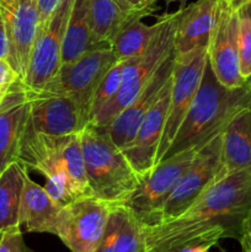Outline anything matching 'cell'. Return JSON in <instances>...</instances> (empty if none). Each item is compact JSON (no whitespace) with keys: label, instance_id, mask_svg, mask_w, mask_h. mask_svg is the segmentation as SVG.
<instances>
[{"label":"cell","instance_id":"obj_1","mask_svg":"<svg viewBox=\"0 0 251 252\" xmlns=\"http://www.w3.org/2000/svg\"><path fill=\"white\" fill-rule=\"evenodd\" d=\"M250 212L251 170L234 172L212 185L179 217L144 226L147 252L198 245L213 248L221 239L239 240Z\"/></svg>","mask_w":251,"mask_h":252},{"label":"cell","instance_id":"obj_2","mask_svg":"<svg viewBox=\"0 0 251 252\" xmlns=\"http://www.w3.org/2000/svg\"><path fill=\"white\" fill-rule=\"evenodd\" d=\"M250 107L251 76L241 88L228 89L219 83L207 62L201 85L161 161L189 148L202 149L240 111Z\"/></svg>","mask_w":251,"mask_h":252},{"label":"cell","instance_id":"obj_3","mask_svg":"<svg viewBox=\"0 0 251 252\" xmlns=\"http://www.w3.org/2000/svg\"><path fill=\"white\" fill-rule=\"evenodd\" d=\"M86 176L94 197L108 204H126L142 179L103 127L88 123L80 132Z\"/></svg>","mask_w":251,"mask_h":252},{"label":"cell","instance_id":"obj_4","mask_svg":"<svg viewBox=\"0 0 251 252\" xmlns=\"http://www.w3.org/2000/svg\"><path fill=\"white\" fill-rule=\"evenodd\" d=\"M179 12L177 10L176 12L165 14L159 17L157 30L149 47L142 56L129 58L126 62L118 94L89 123L97 127H107L118 113L137 97L160 64L174 53L175 30Z\"/></svg>","mask_w":251,"mask_h":252},{"label":"cell","instance_id":"obj_5","mask_svg":"<svg viewBox=\"0 0 251 252\" xmlns=\"http://www.w3.org/2000/svg\"><path fill=\"white\" fill-rule=\"evenodd\" d=\"M199 150L196 147L189 148L162 160L142 180L137 191L126 204L134 212L143 225L152 226L160 223L165 202Z\"/></svg>","mask_w":251,"mask_h":252},{"label":"cell","instance_id":"obj_6","mask_svg":"<svg viewBox=\"0 0 251 252\" xmlns=\"http://www.w3.org/2000/svg\"><path fill=\"white\" fill-rule=\"evenodd\" d=\"M208 62L207 46L199 47L181 57H175L172 69L170 102L166 112L164 130L157 154L155 166L161 161L162 157L171 145L192 101L197 94L204 69Z\"/></svg>","mask_w":251,"mask_h":252},{"label":"cell","instance_id":"obj_7","mask_svg":"<svg viewBox=\"0 0 251 252\" xmlns=\"http://www.w3.org/2000/svg\"><path fill=\"white\" fill-rule=\"evenodd\" d=\"M118 61L110 46L95 47L76 61L63 64L56 78L43 89L70 96L89 120L94 94L103 76Z\"/></svg>","mask_w":251,"mask_h":252},{"label":"cell","instance_id":"obj_8","mask_svg":"<svg viewBox=\"0 0 251 252\" xmlns=\"http://www.w3.org/2000/svg\"><path fill=\"white\" fill-rule=\"evenodd\" d=\"M111 204L96 197H84L62 207L56 233L71 252H95L107 224Z\"/></svg>","mask_w":251,"mask_h":252},{"label":"cell","instance_id":"obj_9","mask_svg":"<svg viewBox=\"0 0 251 252\" xmlns=\"http://www.w3.org/2000/svg\"><path fill=\"white\" fill-rule=\"evenodd\" d=\"M221 133L212 138L193 159L172 193L165 202L161 212L162 221L170 220L184 213L212 185L225 179L220 164Z\"/></svg>","mask_w":251,"mask_h":252},{"label":"cell","instance_id":"obj_10","mask_svg":"<svg viewBox=\"0 0 251 252\" xmlns=\"http://www.w3.org/2000/svg\"><path fill=\"white\" fill-rule=\"evenodd\" d=\"M30 108L26 129L54 137L80 133L89 120L78 103L63 93L48 89H29Z\"/></svg>","mask_w":251,"mask_h":252},{"label":"cell","instance_id":"obj_11","mask_svg":"<svg viewBox=\"0 0 251 252\" xmlns=\"http://www.w3.org/2000/svg\"><path fill=\"white\" fill-rule=\"evenodd\" d=\"M73 0H63L37 32L24 83L32 91L42 90L58 74L62 66V48Z\"/></svg>","mask_w":251,"mask_h":252},{"label":"cell","instance_id":"obj_12","mask_svg":"<svg viewBox=\"0 0 251 252\" xmlns=\"http://www.w3.org/2000/svg\"><path fill=\"white\" fill-rule=\"evenodd\" d=\"M207 53L214 75L225 88L238 89L246 83L239 63V11L235 0H221Z\"/></svg>","mask_w":251,"mask_h":252},{"label":"cell","instance_id":"obj_13","mask_svg":"<svg viewBox=\"0 0 251 252\" xmlns=\"http://www.w3.org/2000/svg\"><path fill=\"white\" fill-rule=\"evenodd\" d=\"M0 15L9 42L6 61L24 81L38 32L39 11L37 0H0Z\"/></svg>","mask_w":251,"mask_h":252},{"label":"cell","instance_id":"obj_14","mask_svg":"<svg viewBox=\"0 0 251 252\" xmlns=\"http://www.w3.org/2000/svg\"><path fill=\"white\" fill-rule=\"evenodd\" d=\"M174 61L175 56L172 53L160 64L154 75L150 78L143 90L138 94L137 97L125 110L121 111L117 117L107 127H103L112 142L121 150L126 149L129 145L144 116L147 115L148 111L157 102V98L164 91L165 85L172 75Z\"/></svg>","mask_w":251,"mask_h":252},{"label":"cell","instance_id":"obj_15","mask_svg":"<svg viewBox=\"0 0 251 252\" xmlns=\"http://www.w3.org/2000/svg\"><path fill=\"white\" fill-rule=\"evenodd\" d=\"M171 80L172 75L165 85L160 97L144 116L132 142L126 149L122 150L142 180L148 176L155 167L157 149L161 140L170 102Z\"/></svg>","mask_w":251,"mask_h":252},{"label":"cell","instance_id":"obj_16","mask_svg":"<svg viewBox=\"0 0 251 252\" xmlns=\"http://www.w3.org/2000/svg\"><path fill=\"white\" fill-rule=\"evenodd\" d=\"M29 108V89L17 79L0 102V175L17 160Z\"/></svg>","mask_w":251,"mask_h":252},{"label":"cell","instance_id":"obj_17","mask_svg":"<svg viewBox=\"0 0 251 252\" xmlns=\"http://www.w3.org/2000/svg\"><path fill=\"white\" fill-rule=\"evenodd\" d=\"M221 0H197L179 9L174 39V56L181 57L199 47L208 46Z\"/></svg>","mask_w":251,"mask_h":252},{"label":"cell","instance_id":"obj_18","mask_svg":"<svg viewBox=\"0 0 251 252\" xmlns=\"http://www.w3.org/2000/svg\"><path fill=\"white\" fill-rule=\"evenodd\" d=\"M95 252H147L144 225L127 204L111 206L106 229Z\"/></svg>","mask_w":251,"mask_h":252},{"label":"cell","instance_id":"obj_19","mask_svg":"<svg viewBox=\"0 0 251 252\" xmlns=\"http://www.w3.org/2000/svg\"><path fill=\"white\" fill-rule=\"evenodd\" d=\"M62 207L48 192L27 174L20 206L19 226L26 233H56V224Z\"/></svg>","mask_w":251,"mask_h":252},{"label":"cell","instance_id":"obj_20","mask_svg":"<svg viewBox=\"0 0 251 252\" xmlns=\"http://www.w3.org/2000/svg\"><path fill=\"white\" fill-rule=\"evenodd\" d=\"M221 175L251 170V107L240 111L221 132Z\"/></svg>","mask_w":251,"mask_h":252},{"label":"cell","instance_id":"obj_21","mask_svg":"<svg viewBox=\"0 0 251 252\" xmlns=\"http://www.w3.org/2000/svg\"><path fill=\"white\" fill-rule=\"evenodd\" d=\"M29 170L14 161L0 175V231L19 226L20 206Z\"/></svg>","mask_w":251,"mask_h":252},{"label":"cell","instance_id":"obj_22","mask_svg":"<svg viewBox=\"0 0 251 252\" xmlns=\"http://www.w3.org/2000/svg\"><path fill=\"white\" fill-rule=\"evenodd\" d=\"M89 0H73L62 48V65L71 63L93 49L88 17Z\"/></svg>","mask_w":251,"mask_h":252},{"label":"cell","instance_id":"obj_23","mask_svg":"<svg viewBox=\"0 0 251 252\" xmlns=\"http://www.w3.org/2000/svg\"><path fill=\"white\" fill-rule=\"evenodd\" d=\"M88 17L93 48L110 46L111 39L127 20L115 0H89Z\"/></svg>","mask_w":251,"mask_h":252},{"label":"cell","instance_id":"obj_24","mask_svg":"<svg viewBox=\"0 0 251 252\" xmlns=\"http://www.w3.org/2000/svg\"><path fill=\"white\" fill-rule=\"evenodd\" d=\"M143 16L128 17L120 27L110 47L118 59H129L142 56L149 47L157 30V21L154 25H145Z\"/></svg>","mask_w":251,"mask_h":252},{"label":"cell","instance_id":"obj_25","mask_svg":"<svg viewBox=\"0 0 251 252\" xmlns=\"http://www.w3.org/2000/svg\"><path fill=\"white\" fill-rule=\"evenodd\" d=\"M63 161L78 198L94 196L86 176L80 133L71 134L63 148Z\"/></svg>","mask_w":251,"mask_h":252},{"label":"cell","instance_id":"obj_26","mask_svg":"<svg viewBox=\"0 0 251 252\" xmlns=\"http://www.w3.org/2000/svg\"><path fill=\"white\" fill-rule=\"evenodd\" d=\"M127 59H120L110 70L107 71L101 83L98 84L95 94H94L93 101H91L90 107V117L89 122L102 110L105 106H107L111 101L115 98L120 91L121 83H122V71L125 68V64Z\"/></svg>","mask_w":251,"mask_h":252},{"label":"cell","instance_id":"obj_27","mask_svg":"<svg viewBox=\"0 0 251 252\" xmlns=\"http://www.w3.org/2000/svg\"><path fill=\"white\" fill-rule=\"evenodd\" d=\"M236 2V1H235ZM238 5V4H236ZM239 63L245 80L251 76V22L239 9Z\"/></svg>","mask_w":251,"mask_h":252},{"label":"cell","instance_id":"obj_28","mask_svg":"<svg viewBox=\"0 0 251 252\" xmlns=\"http://www.w3.org/2000/svg\"><path fill=\"white\" fill-rule=\"evenodd\" d=\"M0 252H34L26 245L20 226H14L4 231L0 240Z\"/></svg>","mask_w":251,"mask_h":252},{"label":"cell","instance_id":"obj_29","mask_svg":"<svg viewBox=\"0 0 251 252\" xmlns=\"http://www.w3.org/2000/svg\"><path fill=\"white\" fill-rule=\"evenodd\" d=\"M116 4L118 5L125 16H147L152 14L154 9V0H115Z\"/></svg>","mask_w":251,"mask_h":252},{"label":"cell","instance_id":"obj_30","mask_svg":"<svg viewBox=\"0 0 251 252\" xmlns=\"http://www.w3.org/2000/svg\"><path fill=\"white\" fill-rule=\"evenodd\" d=\"M17 79L20 78L11 68L9 62L6 59H1L0 61V102Z\"/></svg>","mask_w":251,"mask_h":252},{"label":"cell","instance_id":"obj_31","mask_svg":"<svg viewBox=\"0 0 251 252\" xmlns=\"http://www.w3.org/2000/svg\"><path fill=\"white\" fill-rule=\"evenodd\" d=\"M63 0H37V5H38V11H39V25L38 30L42 27L46 26L48 20L56 11L57 7Z\"/></svg>","mask_w":251,"mask_h":252},{"label":"cell","instance_id":"obj_32","mask_svg":"<svg viewBox=\"0 0 251 252\" xmlns=\"http://www.w3.org/2000/svg\"><path fill=\"white\" fill-rule=\"evenodd\" d=\"M7 54H9V42H7L6 30H5L4 21L0 15V61L1 59H6Z\"/></svg>","mask_w":251,"mask_h":252},{"label":"cell","instance_id":"obj_33","mask_svg":"<svg viewBox=\"0 0 251 252\" xmlns=\"http://www.w3.org/2000/svg\"><path fill=\"white\" fill-rule=\"evenodd\" d=\"M241 246V252H251V234L244 233L239 239Z\"/></svg>","mask_w":251,"mask_h":252},{"label":"cell","instance_id":"obj_34","mask_svg":"<svg viewBox=\"0 0 251 252\" xmlns=\"http://www.w3.org/2000/svg\"><path fill=\"white\" fill-rule=\"evenodd\" d=\"M235 1L238 4L239 9L245 14L249 21L251 22V0H235Z\"/></svg>","mask_w":251,"mask_h":252},{"label":"cell","instance_id":"obj_35","mask_svg":"<svg viewBox=\"0 0 251 252\" xmlns=\"http://www.w3.org/2000/svg\"><path fill=\"white\" fill-rule=\"evenodd\" d=\"M241 230L244 233H250L251 234V212L246 216V218L244 219L243 225H241Z\"/></svg>","mask_w":251,"mask_h":252},{"label":"cell","instance_id":"obj_36","mask_svg":"<svg viewBox=\"0 0 251 252\" xmlns=\"http://www.w3.org/2000/svg\"><path fill=\"white\" fill-rule=\"evenodd\" d=\"M166 1H167V2H171V1H181L182 4H184L185 0H166Z\"/></svg>","mask_w":251,"mask_h":252},{"label":"cell","instance_id":"obj_37","mask_svg":"<svg viewBox=\"0 0 251 252\" xmlns=\"http://www.w3.org/2000/svg\"><path fill=\"white\" fill-rule=\"evenodd\" d=\"M2 234H4V231H0V240H1L2 238Z\"/></svg>","mask_w":251,"mask_h":252},{"label":"cell","instance_id":"obj_38","mask_svg":"<svg viewBox=\"0 0 251 252\" xmlns=\"http://www.w3.org/2000/svg\"><path fill=\"white\" fill-rule=\"evenodd\" d=\"M154 1H155V2H157V0H154Z\"/></svg>","mask_w":251,"mask_h":252}]
</instances>
